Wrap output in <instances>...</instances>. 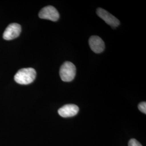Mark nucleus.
Returning a JSON list of instances; mask_svg holds the SVG:
<instances>
[{"mask_svg": "<svg viewBox=\"0 0 146 146\" xmlns=\"http://www.w3.org/2000/svg\"><path fill=\"white\" fill-rule=\"evenodd\" d=\"M21 32V27L19 24L11 23L4 31L3 37L5 40H11L19 36Z\"/></svg>", "mask_w": 146, "mask_h": 146, "instance_id": "5", "label": "nucleus"}, {"mask_svg": "<svg viewBox=\"0 0 146 146\" xmlns=\"http://www.w3.org/2000/svg\"><path fill=\"white\" fill-rule=\"evenodd\" d=\"M138 108L142 113L146 114V102H142L138 105Z\"/></svg>", "mask_w": 146, "mask_h": 146, "instance_id": "8", "label": "nucleus"}, {"mask_svg": "<svg viewBox=\"0 0 146 146\" xmlns=\"http://www.w3.org/2000/svg\"><path fill=\"white\" fill-rule=\"evenodd\" d=\"M38 16L42 19L57 21L60 17V15L55 7L48 5L42 8L38 14Z\"/></svg>", "mask_w": 146, "mask_h": 146, "instance_id": "3", "label": "nucleus"}, {"mask_svg": "<svg viewBox=\"0 0 146 146\" xmlns=\"http://www.w3.org/2000/svg\"><path fill=\"white\" fill-rule=\"evenodd\" d=\"M89 44L91 49L95 53L102 52L105 48V45L102 39L98 36H92L89 40Z\"/></svg>", "mask_w": 146, "mask_h": 146, "instance_id": "7", "label": "nucleus"}, {"mask_svg": "<svg viewBox=\"0 0 146 146\" xmlns=\"http://www.w3.org/2000/svg\"><path fill=\"white\" fill-rule=\"evenodd\" d=\"M96 13L101 19H102L104 21L106 22V23H107L110 26L115 28L119 26V20L117 18H116L115 16H114V15L110 14L107 11L102 8H99L97 9Z\"/></svg>", "mask_w": 146, "mask_h": 146, "instance_id": "4", "label": "nucleus"}, {"mask_svg": "<svg viewBox=\"0 0 146 146\" xmlns=\"http://www.w3.org/2000/svg\"><path fill=\"white\" fill-rule=\"evenodd\" d=\"M36 70L32 68H22L19 70L14 76L16 82L20 84H31L36 78Z\"/></svg>", "mask_w": 146, "mask_h": 146, "instance_id": "1", "label": "nucleus"}, {"mask_svg": "<svg viewBox=\"0 0 146 146\" xmlns=\"http://www.w3.org/2000/svg\"><path fill=\"white\" fill-rule=\"evenodd\" d=\"M79 111V108L75 104H66L58 110V114L63 117H73L76 115Z\"/></svg>", "mask_w": 146, "mask_h": 146, "instance_id": "6", "label": "nucleus"}, {"mask_svg": "<svg viewBox=\"0 0 146 146\" xmlns=\"http://www.w3.org/2000/svg\"><path fill=\"white\" fill-rule=\"evenodd\" d=\"M128 146H142L141 143L135 139H131L128 142Z\"/></svg>", "mask_w": 146, "mask_h": 146, "instance_id": "9", "label": "nucleus"}, {"mask_svg": "<svg viewBox=\"0 0 146 146\" xmlns=\"http://www.w3.org/2000/svg\"><path fill=\"white\" fill-rule=\"evenodd\" d=\"M76 75V67L73 63L67 61L61 66L60 70V75L64 82L72 81Z\"/></svg>", "mask_w": 146, "mask_h": 146, "instance_id": "2", "label": "nucleus"}]
</instances>
